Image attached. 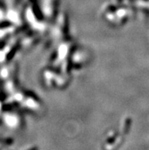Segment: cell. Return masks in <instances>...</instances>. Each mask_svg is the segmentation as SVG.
<instances>
[{"mask_svg": "<svg viewBox=\"0 0 149 150\" xmlns=\"http://www.w3.org/2000/svg\"><path fill=\"white\" fill-rule=\"evenodd\" d=\"M30 150H37V149H30Z\"/></svg>", "mask_w": 149, "mask_h": 150, "instance_id": "6da1fadb", "label": "cell"}]
</instances>
